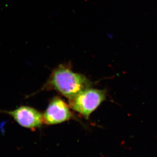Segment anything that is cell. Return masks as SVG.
<instances>
[{"mask_svg":"<svg viewBox=\"0 0 157 157\" xmlns=\"http://www.w3.org/2000/svg\"><path fill=\"white\" fill-rule=\"evenodd\" d=\"M91 85L90 81L84 75L73 71L70 66L61 64L53 70L40 90H56L70 100Z\"/></svg>","mask_w":157,"mask_h":157,"instance_id":"cell-1","label":"cell"},{"mask_svg":"<svg viewBox=\"0 0 157 157\" xmlns=\"http://www.w3.org/2000/svg\"><path fill=\"white\" fill-rule=\"evenodd\" d=\"M106 91L88 88L69 100L71 109L86 119L89 118L100 105L106 99Z\"/></svg>","mask_w":157,"mask_h":157,"instance_id":"cell-2","label":"cell"},{"mask_svg":"<svg viewBox=\"0 0 157 157\" xmlns=\"http://www.w3.org/2000/svg\"><path fill=\"white\" fill-rule=\"evenodd\" d=\"M0 113L9 115L21 127L31 130L39 128L44 123L43 114L29 106H21L12 110L0 109Z\"/></svg>","mask_w":157,"mask_h":157,"instance_id":"cell-3","label":"cell"},{"mask_svg":"<svg viewBox=\"0 0 157 157\" xmlns=\"http://www.w3.org/2000/svg\"><path fill=\"white\" fill-rule=\"evenodd\" d=\"M70 108V106L60 97H54L51 100L43 114L44 124L53 125L71 119L73 113Z\"/></svg>","mask_w":157,"mask_h":157,"instance_id":"cell-4","label":"cell"}]
</instances>
